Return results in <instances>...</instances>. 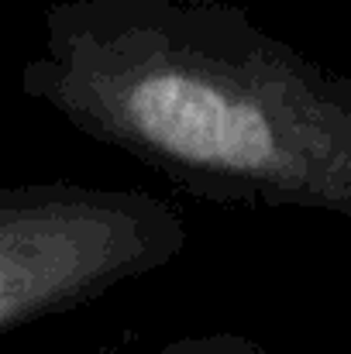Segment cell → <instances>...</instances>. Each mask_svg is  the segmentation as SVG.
<instances>
[{
	"mask_svg": "<svg viewBox=\"0 0 351 354\" xmlns=\"http://www.w3.org/2000/svg\"><path fill=\"white\" fill-rule=\"evenodd\" d=\"M38 90L200 193H348V118L289 59L204 14L124 7L62 31Z\"/></svg>",
	"mask_w": 351,
	"mask_h": 354,
	"instance_id": "1",
	"label": "cell"
},
{
	"mask_svg": "<svg viewBox=\"0 0 351 354\" xmlns=\"http://www.w3.org/2000/svg\"><path fill=\"white\" fill-rule=\"evenodd\" d=\"M162 354H255L248 351L244 344H228V341H210V344H179V348H169Z\"/></svg>",
	"mask_w": 351,
	"mask_h": 354,
	"instance_id": "3",
	"label": "cell"
},
{
	"mask_svg": "<svg viewBox=\"0 0 351 354\" xmlns=\"http://www.w3.org/2000/svg\"><path fill=\"white\" fill-rule=\"evenodd\" d=\"M183 244L169 207L141 193L28 186L0 193V334L69 310Z\"/></svg>",
	"mask_w": 351,
	"mask_h": 354,
	"instance_id": "2",
	"label": "cell"
}]
</instances>
